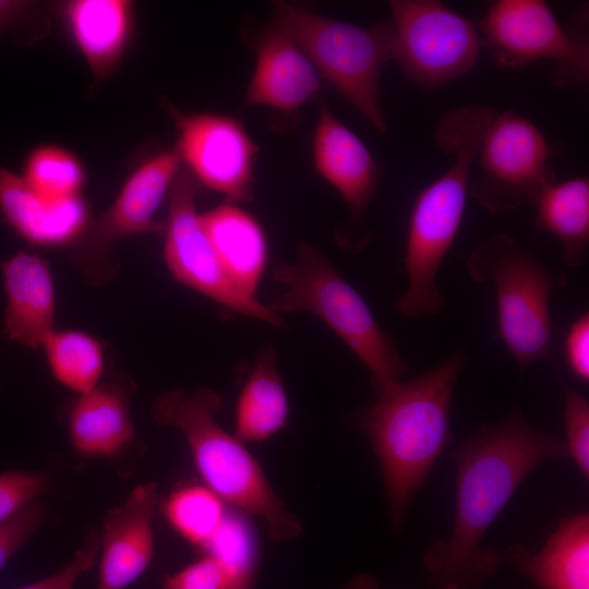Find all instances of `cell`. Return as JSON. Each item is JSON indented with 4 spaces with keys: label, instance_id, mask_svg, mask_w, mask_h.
<instances>
[{
    "label": "cell",
    "instance_id": "obj_1",
    "mask_svg": "<svg viewBox=\"0 0 589 589\" xmlns=\"http://www.w3.org/2000/svg\"><path fill=\"white\" fill-rule=\"evenodd\" d=\"M456 467L454 525L433 542L423 565L434 589H478L503 563L482 538L528 474L548 459H569L565 442L532 425L516 407L483 424L452 454Z\"/></svg>",
    "mask_w": 589,
    "mask_h": 589
},
{
    "label": "cell",
    "instance_id": "obj_2",
    "mask_svg": "<svg viewBox=\"0 0 589 589\" xmlns=\"http://www.w3.org/2000/svg\"><path fill=\"white\" fill-rule=\"evenodd\" d=\"M465 364L460 348L354 414L377 458L395 532L401 531L414 497L452 441V401Z\"/></svg>",
    "mask_w": 589,
    "mask_h": 589
},
{
    "label": "cell",
    "instance_id": "obj_3",
    "mask_svg": "<svg viewBox=\"0 0 589 589\" xmlns=\"http://www.w3.org/2000/svg\"><path fill=\"white\" fill-rule=\"evenodd\" d=\"M495 112L488 106H464L445 113L436 125V145L453 161L418 192L409 214L404 255L407 286L395 300L402 316H434L445 308L438 271L460 229L477 152Z\"/></svg>",
    "mask_w": 589,
    "mask_h": 589
},
{
    "label": "cell",
    "instance_id": "obj_4",
    "mask_svg": "<svg viewBox=\"0 0 589 589\" xmlns=\"http://www.w3.org/2000/svg\"><path fill=\"white\" fill-rule=\"evenodd\" d=\"M221 405L211 388H178L159 395L151 411L157 424L182 433L204 485L225 504L260 517L274 541L296 539L302 531L300 520L277 496L245 444L216 421Z\"/></svg>",
    "mask_w": 589,
    "mask_h": 589
},
{
    "label": "cell",
    "instance_id": "obj_5",
    "mask_svg": "<svg viewBox=\"0 0 589 589\" xmlns=\"http://www.w3.org/2000/svg\"><path fill=\"white\" fill-rule=\"evenodd\" d=\"M273 277L285 291L269 308L277 314L318 316L369 370L376 396L404 380L409 368L395 338L380 326L366 301L320 248L301 242L297 260L276 265Z\"/></svg>",
    "mask_w": 589,
    "mask_h": 589
},
{
    "label": "cell",
    "instance_id": "obj_6",
    "mask_svg": "<svg viewBox=\"0 0 589 589\" xmlns=\"http://www.w3.org/2000/svg\"><path fill=\"white\" fill-rule=\"evenodd\" d=\"M271 26L297 44L320 76L378 132L387 133L380 85L384 65L395 60L389 20L359 26L278 1Z\"/></svg>",
    "mask_w": 589,
    "mask_h": 589
},
{
    "label": "cell",
    "instance_id": "obj_7",
    "mask_svg": "<svg viewBox=\"0 0 589 589\" xmlns=\"http://www.w3.org/2000/svg\"><path fill=\"white\" fill-rule=\"evenodd\" d=\"M469 277L491 283L496 300V337L520 369L551 356L552 271L537 253L506 232L481 240L466 261Z\"/></svg>",
    "mask_w": 589,
    "mask_h": 589
},
{
    "label": "cell",
    "instance_id": "obj_8",
    "mask_svg": "<svg viewBox=\"0 0 589 589\" xmlns=\"http://www.w3.org/2000/svg\"><path fill=\"white\" fill-rule=\"evenodd\" d=\"M478 31L482 45L504 68H522L552 60V82L563 88L585 84L589 77L588 12L573 26H564L543 0H496Z\"/></svg>",
    "mask_w": 589,
    "mask_h": 589
},
{
    "label": "cell",
    "instance_id": "obj_9",
    "mask_svg": "<svg viewBox=\"0 0 589 589\" xmlns=\"http://www.w3.org/2000/svg\"><path fill=\"white\" fill-rule=\"evenodd\" d=\"M558 147L528 118L504 110L489 121L477 152L469 193L488 212L520 207L556 181L550 159Z\"/></svg>",
    "mask_w": 589,
    "mask_h": 589
},
{
    "label": "cell",
    "instance_id": "obj_10",
    "mask_svg": "<svg viewBox=\"0 0 589 589\" xmlns=\"http://www.w3.org/2000/svg\"><path fill=\"white\" fill-rule=\"evenodd\" d=\"M181 167L176 146L144 159L130 172L112 204L91 218L70 252L86 284L106 285L116 276L119 266L111 252L119 240L164 231L165 224L156 215Z\"/></svg>",
    "mask_w": 589,
    "mask_h": 589
},
{
    "label": "cell",
    "instance_id": "obj_11",
    "mask_svg": "<svg viewBox=\"0 0 589 589\" xmlns=\"http://www.w3.org/2000/svg\"><path fill=\"white\" fill-rule=\"evenodd\" d=\"M395 60L406 79L435 89L470 71L482 41L478 27L437 0L389 1Z\"/></svg>",
    "mask_w": 589,
    "mask_h": 589
},
{
    "label": "cell",
    "instance_id": "obj_12",
    "mask_svg": "<svg viewBox=\"0 0 589 589\" xmlns=\"http://www.w3.org/2000/svg\"><path fill=\"white\" fill-rule=\"evenodd\" d=\"M196 191V181L182 166L169 191L164 221L163 254L169 273L181 285L235 313L285 329L279 314L256 297L243 293L229 278L203 228Z\"/></svg>",
    "mask_w": 589,
    "mask_h": 589
},
{
    "label": "cell",
    "instance_id": "obj_13",
    "mask_svg": "<svg viewBox=\"0 0 589 589\" xmlns=\"http://www.w3.org/2000/svg\"><path fill=\"white\" fill-rule=\"evenodd\" d=\"M163 105L177 129L182 166L193 179L226 202L250 200L257 148L243 124L226 115L184 113L168 101Z\"/></svg>",
    "mask_w": 589,
    "mask_h": 589
},
{
    "label": "cell",
    "instance_id": "obj_14",
    "mask_svg": "<svg viewBox=\"0 0 589 589\" xmlns=\"http://www.w3.org/2000/svg\"><path fill=\"white\" fill-rule=\"evenodd\" d=\"M157 505L158 485L147 482L106 514L98 536L96 589H125L146 572L155 551Z\"/></svg>",
    "mask_w": 589,
    "mask_h": 589
},
{
    "label": "cell",
    "instance_id": "obj_15",
    "mask_svg": "<svg viewBox=\"0 0 589 589\" xmlns=\"http://www.w3.org/2000/svg\"><path fill=\"white\" fill-rule=\"evenodd\" d=\"M313 160L320 176L342 197L351 223L362 224L380 182V166L363 141L333 113L326 101L320 104Z\"/></svg>",
    "mask_w": 589,
    "mask_h": 589
},
{
    "label": "cell",
    "instance_id": "obj_16",
    "mask_svg": "<svg viewBox=\"0 0 589 589\" xmlns=\"http://www.w3.org/2000/svg\"><path fill=\"white\" fill-rule=\"evenodd\" d=\"M93 76L113 75L131 44L135 3L130 0H68L53 5Z\"/></svg>",
    "mask_w": 589,
    "mask_h": 589
},
{
    "label": "cell",
    "instance_id": "obj_17",
    "mask_svg": "<svg viewBox=\"0 0 589 589\" xmlns=\"http://www.w3.org/2000/svg\"><path fill=\"white\" fill-rule=\"evenodd\" d=\"M0 212L20 238L37 247H71L91 220L83 195L63 201L44 199L21 175L3 166H0Z\"/></svg>",
    "mask_w": 589,
    "mask_h": 589
},
{
    "label": "cell",
    "instance_id": "obj_18",
    "mask_svg": "<svg viewBox=\"0 0 589 589\" xmlns=\"http://www.w3.org/2000/svg\"><path fill=\"white\" fill-rule=\"evenodd\" d=\"M0 268L7 298L4 332L19 345L41 348L56 329V294L48 262L19 251L5 257Z\"/></svg>",
    "mask_w": 589,
    "mask_h": 589
},
{
    "label": "cell",
    "instance_id": "obj_19",
    "mask_svg": "<svg viewBox=\"0 0 589 589\" xmlns=\"http://www.w3.org/2000/svg\"><path fill=\"white\" fill-rule=\"evenodd\" d=\"M320 74L306 55L269 26L256 48V62L244 95L248 106L294 111L320 92Z\"/></svg>",
    "mask_w": 589,
    "mask_h": 589
},
{
    "label": "cell",
    "instance_id": "obj_20",
    "mask_svg": "<svg viewBox=\"0 0 589 589\" xmlns=\"http://www.w3.org/2000/svg\"><path fill=\"white\" fill-rule=\"evenodd\" d=\"M131 388L121 378L100 382L77 395L68 410V433L73 448L85 457L111 458L133 441Z\"/></svg>",
    "mask_w": 589,
    "mask_h": 589
},
{
    "label": "cell",
    "instance_id": "obj_21",
    "mask_svg": "<svg viewBox=\"0 0 589 589\" xmlns=\"http://www.w3.org/2000/svg\"><path fill=\"white\" fill-rule=\"evenodd\" d=\"M502 557L538 589H589L588 512L563 518L540 551L515 544Z\"/></svg>",
    "mask_w": 589,
    "mask_h": 589
},
{
    "label": "cell",
    "instance_id": "obj_22",
    "mask_svg": "<svg viewBox=\"0 0 589 589\" xmlns=\"http://www.w3.org/2000/svg\"><path fill=\"white\" fill-rule=\"evenodd\" d=\"M201 221L231 281L247 296L255 297L268 259L260 223L229 202L201 214Z\"/></svg>",
    "mask_w": 589,
    "mask_h": 589
},
{
    "label": "cell",
    "instance_id": "obj_23",
    "mask_svg": "<svg viewBox=\"0 0 589 589\" xmlns=\"http://www.w3.org/2000/svg\"><path fill=\"white\" fill-rule=\"evenodd\" d=\"M530 204L536 209L534 227L560 240L564 265L581 267L589 245L588 177L555 181L542 189Z\"/></svg>",
    "mask_w": 589,
    "mask_h": 589
},
{
    "label": "cell",
    "instance_id": "obj_24",
    "mask_svg": "<svg viewBox=\"0 0 589 589\" xmlns=\"http://www.w3.org/2000/svg\"><path fill=\"white\" fill-rule=\"evenodd\" d=\"M276 362L275 349L264 347L238 397L233 435L244 444L271 438L287 422L288 397Z\"/></svg>",
    "mask_w": 589,
    "mask_h": 589
},
{
    "label": "cell",
    "instance_id": "obj_25",
    "mask_svg": "<svg viewBox=\"0 0 589 589\" xmlns=\"http://www.w3.org/2000/svg\"><path fill=\"white\" fill-rule=\"evenodd\" d=\"M41 348L52 376L70 390L80 395L100 383L105 353L94 336L81 330L55 329Z\"/></svg>",
    "mask_w": 589,
    "mask_h": 589
},
{
    "label": "cell",
    "instance_id": "obj_26",
    "mask_svg": "<svg viewBox=\"0 0 589 589\" xmlns=\"http://www.w3.org/2000/svg\"><path fill=\"white\" fill-rule=\"evenodd\" d=\"M44 199L63 201L82 195L86 169L72 151L57 144H39L26 156L21 175Z\"/></svg>",
    "mask_w": 589,
    "mask_h": 589
},
{
    "label": "cell",
    "instance_id": "obj_27",
    "mask_svg": "<svg viewBox=\"0 0 589 589\" xmlns=\"http://www.w3.org/2000/svg\"><path fill=\"white\" fill-rule=\"evenodd\" d=\"M169 525L185 540L203 546L227 515L226 504L203 485L173 490L163 504Z\"/></svg>",
    "mask_w": 589,
    "mask_h": 589
},
{
    "label": "cell",
    "instance_id": "obj_28",
    "mask_svg": "<svg viewBox=\"0 0 589 589\" xmlns=\"http://www.w3.org/2000/svg\"><path fill=\"white\" fill-rule=\"evenodd\" d=\"M202 549L221 566L232 589H251L256 550L252 532L240 516L227 513Z\"/></svg>",
    "mask_w": 589,
    "mask_h": 589
},
{
    "label": "cell",
    "instance_id": "obj_29",
    "mask_svg": "<svg viewBox=\"0 0 589 589\" xmlns=\"http://www.w3.org/2000/svg\"><path fill=\"white\" fill-rule=\"evenodd\" d=\"M564 390L565 445L585 479L589 478V401L561 377Z\"/></svg>",
    "mask_w": 589,
    "mask_h": 589
},
{
    "label": "cell",
    "instance_id": "obj_30",
    "mask_svg": "<svg viewBox=\"0 0 589 589\" xmlns=\"http://www.w3.org/2000/svg\"><path fill=\"white\" fill-rule=\"evenodd\" d=\"M49 484L46 473L13 469L0 473V522L39 500Z\"/></svg>",
    "mask_w": 589,
    "mask_h": 589
},
{
    "label": "cell",
    "instance_id": "obj_31",
    "mask_svg": "<svg viewBox=\"0 0 589 589\" xmlns=\"http://www.w3.org/2000/svg\"><path fill=\"white\" fill-rule=\"evenodd\" d=\"M46 519V505L36 501L0 522V573L32 539Z\"/></svg>",
    "mask_w": 589,
    "mask_h": 589
},
{
    "label": "cell",
    "instance_id": "obj_32",
    "mask_svg": "<svg viewBox=\"0 0 589 589\" xmlns=\"http://www.w3.org/2000/svg\"><path fill=\"white\" fill-rule=\"evenodd\" d=\"M161 589H232V587L221 566L213 557L204 555L180 570L167 575Z\"/></svg>",
    "mask_w": 589,
    "mask_h": 589
},
{
    "label": "cell",
    "instance_id": "obj_33",
    "mask_svg": "<svg viewBox=\"0 0 589 589\" xmlns=\"http://www.w3.org/2000/svg\"><path fill=\"white\" fill-rule=\"evenodd\" d=\"M98 550V536L92 531L74 556L60 569L19 589H74L80 577L95 565Z\"/></svg>",
    "mask_w": 589,
    "mask_h": 589
},
{
    "label": "cell",
    "instance_id": "obj_34",
    "mask_svg": "<svg viewBox=\"0 0 589 589\" xmlns=\"http://www.w3.org/2000/svg\"><path fill=\"white\" fill-rule=\"evenodd\" d=\"M564 359L570 373L589 382V313L578 315L568 326L563 341Z\"/></svg>",
    "mask_w": 589,
    "mask_h": 589
},
{
    "label": "cell",
    "instance_id": "obj_35",
    "mask_svg": "<svg viewBox=\"0 0 589 589\" xmlns=\"http://www.w3.org/2000/svg\"><path fill=\"white\" fill-rule=\"evenodd\" d=\"M47 17L39 2L28 0H0V37L37 26L47 31Z\"/></svg>",
    "mask_w": 589,
    "mask_h": 589
},
{
    "label": "cell",
    "instance_id": "obj_36",
    "mask_svg": "<svg viewBox=\"0 0 589 589\" xmlns=\"http://www.w3.org/2000/svg\"><path fill=\"white\" fill-rule=\"evenodd\" d=\"M345 589H381L376 579L370 574H358L345 586Z\"/></svg>",
    "mask_w": 589,
    "mask_h": 589
}]
</instances>
